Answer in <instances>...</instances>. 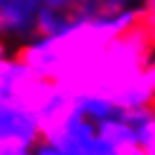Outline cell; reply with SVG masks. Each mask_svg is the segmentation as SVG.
Listing matches in <instances>:
<instances>
[{"instance_id": "obj_1", "label": "cell", "mask_w": 155, "mask_h": 155, "mask_svg": "<svg viewBox=\"0 0 155 155\" xmlns=\"http://www.w3.org/2000/svg\"><path fill=\"white\" fill-rule=\"evenodd\" d=\"M43 140L36 113L20 99L0 101V146L34 148Z\"/></svg>"}, {"instance_id": "obj_2", "label": "cell", "mask_w": 155, "mask_h": 155, "mask_svg": "<svg viewBox=\"0 0 155 155\" xmlns=\"http://www.w3.org/2000/svg\"><path fill=\"white\" fill-rule=\"evenodd\" d=\"M74 106L83 117H88L94 124H101L106 119H113L119 115V106L115 104L110 97L106 94H97V92H77L74 94Z\"/></svg>"}, {"instance_id": "obj_3", "label": "cell", "mask_w": 155, "mask_h": 155, "mask_svg": "<svg viewBox=\"0 0 155 155\" xmlns=\"http://www.w3.org/2000/svg\"><path fill=\"white\" fill-rule=\"evenodd\" d=\"M77 16L70 12H63V9H54V7H45L43 5L38 16H36V31L34 36L38 38H52V36L63 34L68 27H72L77 23Z\"/></svg>"}, {"instance_id": "obj_4", "label": "cell", "mask_w": 155, "mask_h": 155, "mask_svg": "<svg viewBox=\"0 0 155 155\" xmlns=\"http://www.w3.org/2000/svg\"><path fill=\"white\" fill-rule=\"evenodd\" d=\"M135 7V0H81L77 7L79 20H108Z\"/></svg>"}, {"instance_id": "obj_5", "label": "cell", "mask_w": 155, "mask_h": 155, "mask_svg": "<svg viewBox=\"0 0 155 155\" xmlns=\"http://www.w3.org/2000/svg\"><path fill=\"white\" fill-rule=\"evenodd\" d=\"M97 133L101 140H106L110 146H128V144H140L137 142V130L128 121H124L119 115L113 119H106L97 124Z\"/></svg>"}, {"instance_id": "obj_6", "label": "cell", "mask_w": 155, "mask_h": 155, "mask_svg": "<svg viewBox=\"0 0 155 155\" xmlns=\"http://www.w3.org/2000/svg\"><path fill=\"white\" fill-rule=\"evenodd\" d=\"M119 117L124 121H128L133 128H140V126L146 124V121L155 119V108H153V104L135 106V108H124V110H119Z\"/></svg>"}, {"instance_id": "obj_7", "label": "cell", "mask_w": 155, "mask_h": 155, "mask_svg": "<svg viewBox=\"0 0 155 155\" xmlns=\"http://www.w3.org/2000/svg\"><path fill=\"white\" fill-rule=\"evenodd\" d=\"M137 130V142L146 151V155H155V119L146 121L144 126L135 128Z\"/></svg>"}, {"instance_id": "obj_8", "label": "cell", "mask_w": 155, "mask_h": 155, "mask_svg": "<svg viewBox=\"0 0 155 155\" xmlns=\"http://www.w3.org/2000/svg\"><path fill=\"white\" fill-rule=\"evenodd\" d=\"M45 7H54V9H63V12H70L77 16V7L81 5V0H43Z\"/></svg>"}, {"instance_id": "obj_9", "label": "cell", "mask_w": 155, "mask_h": 155, "mask_svg": "<svg viewBox=\"0 0 155 155\" xmlns=\"http://www.w3.org/2000/svg\"><path fill=\"white\" fill-rule=\"evenodd\" d=\"M31 151H34V155H63V153L54 146V144L47 142V140H41L34 148H31Z\"/></svg>"}, {"instance_id": "obj_10", "label": "cell", "mask_w": 155, "mask_h": 155, "mask_svg": "<svg viewBox=\"0 0 155 155\" xmlns=\"http://www.w3.org/2000/svg\"><path fill=\"white\" fill-rule=\"evenodd\" d=\"M144 25L148 27V31H151L153 38H155V12H146L144 14Z\"/></svg>"}, {"instance_id": "obj_11", "label": "cell", "mask_w": 155, "mask_h": 155, "mask_svg": "<svg viewBox=\"0 0 155 155\" xmlns=\"http://www.w3.org/2000/svg\"><path fill=\"white\" fill-rule=\"evenodd\" d=\"M0 61H5V45H2V41H0Z\"/></svg>"}]
</instances>
